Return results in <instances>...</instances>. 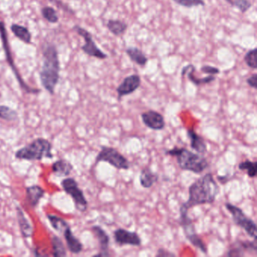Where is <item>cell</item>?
I'll list each match as a JSON object with an SVG mask.
<instances>
[{
    "label": "cell",
    "mask_w": 257,
    "mask_h": 257,
    "mask_svg": "<svg viewBox=\"0 0 257 257\" xmlns=\"http://www.w3.org/2000/svg\"><path fill=\"white\" fill-rule=\"evenodd\" d=\"M220 186L216 182L211 173H208L195 180L188 187V198L180 208L189 210L198 205H211L220 194Z\"/></svg>",
    "instance_id": "1"
},
{
    "label": "cell",
    "mask_w": 257,
    "mask_h": 257,
    "mask_svg": "<svg viewBox=\"0 0 257 257\" xmlns=\"http://www.w3.org/2000/svg\"><path fill=\"white\" fill-rule=\"evenodd\" d=\"M60 61L58 51L53 45H47L43 50V64L40 72V81L47 92L54 94L59 81Z\"/></svg>",
    "instance_id": "2"
},
{
    "label": "cell",
    "mask_w": 257,
    "mask_h": 257,
    "mask_svg": "<svg viewBox=\"0 0 257 257\" xmlns=\"http://www.w3.org/2000/svg\"><path fill=\"white\" fill-rule=\"evenodd\" d=\"M164 153L166 156L175 157L180 168L195 174H202L209 166L208 159L203 155L195 153L185 147L174 146L173 149H166Z\"/></svg>",
    "instance_id": "3"
},
{
    "label": "cell",
    "mask_w": 257,
    "mask_h": 257,
    "mask_svg": "<svg viewBox=\"0 0 257 257\" xmlns=\"http://www.w3.org/2000/svg\"><path fill=\"white\" fill-rule=\"evenodd\" d=\"M51 149L52 146L49 141L44 138H37L30 144L17 151L15 157L27 161H41L45 158L51 159L53 157Z\"/></svg>",
    "instance_id": "4"
},
{
    "label": "cell",
    "mask_w": 257,
    "mask_h": 257,
    "mask_svg": "<svg viewBox=\"0 0 257 257\" xmlns=\"http://www.w3.org/2000/svg\"><path fill=\"white\" fill-rule=\"evenodd\" d=\"M179 224L182 227L187 239L192 244V246L199 250L204 254H208V247L199 235L197 234L193 220L188 216V210L183 208H180Z\"/></svg>",
    "instance_id": "5"
},
{
    "label": "cell",
    "mask_w": 257,
    "mask_h": 257,
    "mask_svg": "<svg viewBox=\"0 0 257 257\" xmlns=\"http://www.w3.org/2000/svg\"><path fill=\"white\" fill-rule=\"evenodd\" d=\"M226 210L232 215L233 222L236 226L246 232L248 236L253 239H257V226L255 222L248 217L243 211L242 209L230 203L225 204Z\"/></svg>",
    "instance_id": "6"
},
{
    "label": "cell",
    "mask_w": 257,
    "mask_h": 257,
    "mask_svg": "<svg viewBox=\"0 0 257 257\" xmlns=\"http://www.w3.org/2000/svg\"><path fill=\"white\" fill-rule=\"evenodd\" d=\"M107 163L118 170H129V161L119 151L111 146H102L101 150L96 157V163Z\"/></svg>",
    "instance_id": "7"
},
{
    "label": "cell",
    "mask_w": 257,
    "mask_h": 257,
    "mask_svg": "<svg viewBox=\"0 0 257 257\" xmlns=\"http://www.w3.org/2000/svg\"><path fill=\"white\" fill-rule=\"evenodd\" d=\"M61 186L66 193L70 195L75 203V208L80 212L87 210L88 201L82 189L79 187L77 182L73 178L64 179L61 182Z\"/></svg>",
    "instance_id": "8"
},
{
    "label": "cell",
    "mask_w": 257,
    "mask_h": 257,
    "mask_svg": "<svg viewBox=\"0 0 257 257\" xmlns=\"http://www.w3.org/2000/svg\"><path fill=\"white\" fill-rule=\"evenodd\" d=\"M73 30L85 40V44L82 46V50L85 54L97 59L104 60L108 58V55L97 47L93 41L92 35L87 30L79 26H74Z\"/></svg>",
    "instance_id": "9"
},
{
    "label": "cell",
    "mask_w": 257,
    "mask_h": 257,
    "mask_svg": "<svg viewBox=\"0 0 257 257\" xmlns=\"http://www.w3.org/2000/svg\"><path fill=\"white\" fill-rule=\"evenodd\" d=\"M0 36H1L4 51H5V56H6L7 62L10 65L12 70L15 72V76H16L17 79H18V82L20 83L22 89H24L26 92H29V93H37V92H40V91L36 90V89H30V88L23 82L22 78L21 77L20 74L18 72V70H17L16 67H15V64H14L13 58H12V55H11L10 47H9V45H8V33H7L6 30H5V23L2 22H0Z\"/></svg>",
    "instance_id": "10"
},
{
    "label": "cell",
    "mask_w": 257,
    "mask_h": 257,
    "mask_svg": "<svg viewBox=\"0 0 257 257\" xmlns=\"http://www.w3.org/2000/svg\"><path fill=\"white\" fill-rule=\"evenodd\" d=\"M257 240L254 239L253 241L237 240L232 244L226 255L229 257H244L247 253L257 254Z\"/></svg>",
    "instance_id": "11"
},
{
    "label": "cell",
    "mask_w": 257,
    "mask_h": 257,
    "mask_svg": "<svg viewBox=\"0 0 257 257\" xmlns=\"http://www.w3.org/2000/svg\"><path fill=\"white\" fill-rule=\"evenodd\" d=\"M115 242L118 246L131 245L140 247L142 244V240L136 232L128 231L125 229L118 228L113 233Z\"/></svg>",
    "instance_id": "12"
},
{
    "label": "cell",
    "mask_w": 257,
    "mask_h": 257,
    "mask_svg": "<svg viewBox=\"0 0 257 257\" xmlns=\"http://www.w3.org/2000/svg\"><path fill=\"white\" fill-rule=\"evenodd\" d=\"M140 85V76L138 74H133L125 77L117 89L118 100H120L123 97L136 92Z\"/></svg>",
    "instance_id": "13"
},
{
    "label": "cell",
    "mask_w": 257,
    "mask_h": 257,
    "mask_svg": "<svg viewBox=\"0 0 257 257\" xmlns=\"http://www.w3.org/2000/svg\"><path fill=\"white\" fill-rule=\"evenodd\" d=\"M141 118L145 126L153 131H162L166 126L165 120L163 114L155 110H149L141 113Z\"/></svg>",
    "instance_id": "14"
},
{
    "label": "cell",
    "mask_w": 257,
    "mask_h": 257,
    "mask_svg": "<svg viewBox=\"0 0 257 257\" xmlns=\"http://www.w3.org/2000/svg\"><path fill=\"white\" fill-rule=\"evenodd\" d=\"M92 230L97 238L100 247V253L94 255V257H110L109 246H110V238L107 232L100 226H93L92 228Z\"/></svg>",
    "instance_id": "15"
},
{
    "label": "cell",
    "mask_w": 257,
    "mask_h": 257,
    "mask_svg": "<svg viewBox=\"0 0 257 257\" xmlns=\"http://www.w3.org/2000/svg\"><path fill=\"white\" fill-rule=\"evenodd\" d=\"M195 71H196V70H195V66L192 65V64H188V65L186 66L183 68L181 75H182V76H184L186 74H187L188 80L192 83H193L194 85H196V86L211 83L216 79L214 75H209L204 78L197 77L196 75H195Z\"/></svg>",
    "instance_id": "16"
},
{
    "label": "cell",
    "mask_w": 257,
    "mask_h": 257,
    "mask_svg": "<svg viewBox=\"0 0 257 257\" xmlns=\"http://www.w3.org/2000/svg\"><path fill=\"white\" fill-rule=\"evenodd\" d=\"M187 136L190 140V146L197 153L205 155L208 152V146L205 139L198 135L194 130L188 129L187 131Z\"/></svg>",
    "instance_id": "17"
},
{
    "label": "cell",
    "mask_w": 257,
    "mask_h": 257,
    "mask_svg": "<svg viewBox=\"0 0 257 257\" xmlns=\"http://www.w3.org/2000/svg\"><path fill=\"white\" fill-rule=\"evenodd\" d=\"M159 176L157 173L152 171L149 167H144L141 170L140 174V184L144 188H149L158 182Z\"/></svg>",
    "instance_id": "18"
},
{
    "label": "cell",
    "mask_w": 257,
    "mask_h": 257,
    "mask_svg": "<svg viewBox=\"0 0 257 257\" xmlns=\"http://www.w3.org/2000/svg\"><path fill=\"white\" fill-rule=\"evenodd\" d=\"M63 233H64V236L65 237L66 242L68 244L69 251L74 254H78L82 252V249H83V245L77 237H75L72 234L69 226L64 230Z\"/></svg>",
    "instance_id": "19"
},
{
    "label": "cell",
    "mask_w": 257,
    "mask_h": 257,
    "mask_svg": "<svg viewBox=\"0 0 257 257\" xmlns=\"http://www.w3.org/2000/svg\"><path fill=\"white\" fill-rule=\"evenodd\" d=\"M26 200L30 206L35 208L40 200L44 197L45 190L40 186L34 185L27 187L26 189Z\"/></svg>",
    "instance_id": "20"
},
{
    "label": "cell",
    "mask_w": 257,
    "mask_h": 257,
    "mask_svg": "<svg viewBox=\"0 0 257 257\" xmlns=\"http://www.w3.org/2000/svg\"><path fill=\"white\" fill-rule=\"evenodd\" d=\"M17 213H18V223L20 226L21 233H22V235L26 238L31 237L33 235V229L30 221L27 220V218L25 216L22 208H17Z\"/></svg>",
    "instance_id": "21"
},
{
    "label": "cell",
    "mask_w": 257,
    "mask_h": 257,
    "mask_svg": "<svg viewBox=\"0 0 257 257\" xmlns=\"http://www.w3.org/2000/svg\"><path fill=\"white\" fill-rule=\"evenodd\" d=\"M125 52L128 54L130 59L135 62L140 67H144L147 64L148 60L147 57L145 55L144 53L142 52L140 49H139L137 47H128Z\"/></svg>",
    "instance_id": "22"
},
{
    "label": "cell",
    "mask_w": 257,
    "mask_h": 257,
    "mask_svg": "<svg viewBox=\"0 0 257 257\" xmlns=\"http://www.w3.org/2000/svg\"><path fill=\"white\" fill-rule=\"evenodd\" d=\"M73 167L68 161L58 160L52 164L53 173L58 177H67L70 175Z\"/></svg>",
    "instance_id": "23"
},
{
    "label": "cell",
    "mask_w": 257,
    "mask_h": 257,
    "mask_svg": "<svg viewBox=\"0 0 257 257\" xmlns=\"http://www.w3.org/2000/svg\"><path fill=\"white\" fill-rule=\"evenodd\" d=\"M11 30L17 38H18L23 43H26V44L31 43V33L28 30L27 28L14 23L11 26Z\"/></svg>",
    "instance_id": "24"
},
{
    "label": "cell",
    "mask_w": 257,
    "mask_h": 257,
    "mask_svg": "<svg viewBox=\"0 0 257 257\" xmlns=\"http://www.w3.org/2000/svg\"><path fill=\"white\" fill-rule=\"evenodd\" d=\"M107 27L114 36H120L126 32L128 26L125 22L122 21L110 19L107 22Z\"/></svg>",
    "instance_id": "25"
},
{
    "label": "cell",
    "mask_w": 257,
    "mask_h": 257,
    "mask_svg": "<svg viewBox=\"0 0 257 257\" xmlns=\"http://www.w3.org/2000/svg\"><path fill=\"white\" fill-rule=\"evenodd\" d=\"M52 249L53 255L56 257H66L67 252L64 247V243L61 241V238L58 236H54L52 237Z\"/></svg>",
    "instance_id": "26"
},
{
    "label": "cell",
    "mask_w": 257,
    "mask_h": 257,
    "mask_svg": "<svg viewBox=\"0 0 257 257\" xmlns=\"http://www.w3.org/2000/svg\"><path fill=\"white\" fill-rule=\"evenodd\" d=\"M238 169L247 170V174L250 178H254L257 176V162L246 160L238 164Z\"/></svg>",
    "instance_id": "27"
},
{
    "label": "cell",
    "mask_w": 257,
    "mask_h": 257,
    "mask_svg": "<svg viewBox=\"0 0 257 257\" xmlns=\"http://www.w3.org/2000/svg\"><path fill=\"white\" fill-rule=\"evenodd\" d=\"M47 216L48 218V220H49L51 226L57 231L64 233V230L69 226L68 223L65 220L61 219V217L51 214H48Z\"/></svg>",
    "instance_id": "28"
},
{
    "label": "cell",
    "mask_w": 257,
    "mask_h": 257,
    "mask_svg": "<svg viewBox=\"0 0 257 257\" xmlns=\"http://www.w3.org/2000/svg\"><path fill=\"white\" fill-rule=\"evenodd\" d=\"M234 8H237L241 13H246L252 7V3L249 0H225Z\"/></svg>",
    "instance_id": "29"
},
{
    "label": "cell",
    "mask_w": 257,
    "mask_h": 257,
    "mask_svg": "<svg viewBox=\"0 0 257 257\" xmlns=\"http://www.w3.org/2000/svg\"><path fill=\"white\" fill-rule=\"evenodd\" d=\"M257 47H254V49L250 50L246 53L244 57V61L248 68L253 70L257 69Z\"/></svg>",
    "instance_id": "30"
},
{
    "label": "cell",
    "mask_w": 257,
    "mask_h": 257,
    "mask_svg": "<svg viewBox=\"0 0 257 257\" xmlns=\"http://www.w3.org/2000/svg\"><path fill=\"white\" fill-rule=\"evenodd\" d=\"M0 118L6 121H13L18 118V113L10 107L0 105Z\"/></svg>",
    "instance_id": "31"
},
{
    "label": "cell",
    "mask_w": 257,
    "mask_h": 257,
    "mask_svg": "<svg viewBox=\"0 0 257 257\" xmlns=\"http://www.w3.org/2000/svg\"><path fill=\"white\" fill-rule=\"evenodd\" d=\"M42 14L45 19L51 23H55L58 22V17L57 12L51 7H45L42 9Z\"/></svg>",
    "instance_id": "32"
},
{
    "label": "cell",
    "mask_w": 257,
    "mask_h": 257,
    "mask_svg": "<svg viewBox=\"0 0 257 257\" xmlns=\"http://www.w3.org/2000/svg\"><path fill=\"white\" fill-rule=\"evenodd\" d=\"M173 1L180 6L188 8L198 5H202V6L205 5V0H173Z\"/></svg>",
    "instance_id": "33"
},
{
    "label": "cell",
    "mask_w": 257,
    "mask_h": 257,
    "mask_svg": "<svg viewBox=\"0 0 257 257\" xmlns=\"http://www.w3.org/2000/svg\"><path fill=\"white\" fill-rule=\"evenodd\" d=\"M201 71L204 73L209 74V75H218L220 73V70L217 68H214L212 66L205 65L201 68Z\"/></svg>",
    "instance_id": "34"
},
{
    "label": "cell",
    "mask_w": 257,
    "mask_h": 257,
    "mask_svg": "<svg viewBox=\"0 0 257 257\" xmlns=\"http://www.w3.org/2000/svg\"><path fill=\"white\" fill-rule=\"evenodd\" d=\"M156 257H176V254L167 251V250L164 249V248H159V249L158 250L157 253H156Z\"/></svg>",
    "instance_id": "35"
},
{
    "label": "cell",
    "mask_w": 257,
    "mask_h": 257,
    "mask_svg": "<svg viewBox=\"0 0 257 257\" xmlns=\"http://www.w3.org/2000/svg\"><path fill=\"white\" fill-rule=\"evenodd\" d=\"M246 82H247V85H249L250 87L254 89H257V74L254 73L251 75L249 78H247Z\"/></svg>",
    "instance_id": "36"
}]
</instances>
